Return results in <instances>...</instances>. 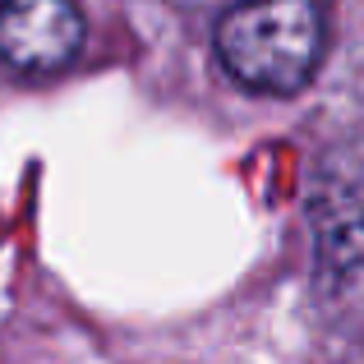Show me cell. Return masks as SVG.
Returning a JSON list of instances; mask_svg holds the SVG:
<instances>
[{
    "label": "cell",
    "mask_w": 364,
    "mask_h": 364,
    "mask_svg": "<svg viewBox=\"0 0 364 364\" xmlns=\"http://www.w3.org/2000/svg\"><path fill=\"white\" fill-rule=\"evenodd\" d=\"M323 55L318 0H240L217 23V60L254 92H295Z\"/></svg>",
    "instance_id": "1"
},
{
    "label": "cell",
    "mask_w": 364,
    "mask_h": 364,
    "mask_svg": "<svg viewBox=\"0 0 364 364\" xmlns=\"http://www.w3.org/2000/svg\"><path fill=\"white\" fill-rule=\"evenodd\" d=\"M83 37L74 0H0V60L18 74H60L83 51Z\"/></svg>",
    "instance_id": "2"
}]
</instances>
